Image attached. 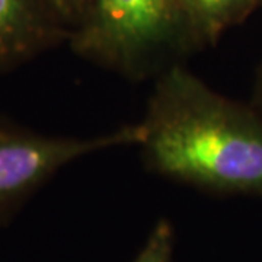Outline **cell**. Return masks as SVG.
Returning a JSON list of instances; mask_svg holds the SVG:
<instances>
[{
  "mask_svg": "<svg viewBox=\"0 0 262 262\" xmlns=\"http://www.w3.org/2000/svg\"><path fill=\"white\" fill-rule=\"evenodd\" d=\"M141 139L140 122L94 137H64L0 121V217L22 204L72 162L98 151L139 146Z\"/></svg>",
  "mask_w": 262,
  "mask_h": 262,
  "instance_id": "cell-3",
  "label": "cell"
},
{
  "mask_svg": "<svg viewBox=\"0 0 262 262\" xmlns=\"http://www.w3.org/2000/svg\"><path fill=\"white\" fill-rule=\"evenodd\" d=\"M64 27L69 34L83 18L88 0H37Z\"/></svg>",
  "mask_w": 262,
  "mask_h": 262,
  "instance_id": "cell-7",
  "label": "cell"
},
{
  "mask_svg": "<svg viewBox=\"0 0 262 262\" xmlns=\"http://www.w3.org/2000/svg\"><path fill=\"white\" fill-rule=\"evenodd\" d=\"M67 42L79 57L130 80L156 77L192 53L182 0H88Z\"/></svg>",
  "mask_w": 262,
  "mask_h": 262,
  "instance_id": "cell-2",
  "label": "cell"
},
{
  "mask_svg": "<svg viewBox=\"0 0 262 262\" xmlns=\"http://www.w3.org/2000/svg\"><path fill=\"white\" fill-rule=\"evenodd\" d=\"M253 108L262 114V64L258 70V77L255 82V94H253Z\"/></svg>",
  "mask_w": 262,
  "mask_h": 262,
  "instance_id": "cell-8",
  "label": "cell"
},
{
  "mask_svg": "<svg viewBox=\"0 0 262 262\" xmlns=\"http://www.w3.org/2000/svg\"><path fill=\"white\" fill-rule=\"evenodd\" d=\"M69 31L37 0H0V73L67 41Z\"/></svg>",
  "mask_w": 262,
  "mask_h": 262,
  "instance_id": "cell-4",
  "label": "cell"
},
{
  "mask_svg": "<svg viewBox=\"0 0 262 262\" xmlns=\"http://www.w3.org/2000/svg\"><path fill=\"white\" fill-rule=\"evenodd\" d=\"M262 0H182L192 53L214 46L227 29L249 18Z\"/></svg>",
  "mask_w": 262,
  "mask_h": 262,
  "instance_id": "cell-5",
  "label": "cell"
},
{
  "mask_svg": "<svg viewBox=\"0 0 262 262\" xmlns=\"http://www.w3.org/2000/svg\"><path fill=\"white\" fill-rule=\"evenodd\" d=\"M155 79L140 122L146 168L210 192L262 195V114L217 94L181 61Z\"/></svg>",
  "mask_w": 262,
  "mask_h": 262,
  "instance_id": "cell-1",
  "label": "cell"
},
{
  "mask_svg": "<svg viewBox=\"0 0 262 262\" xmlns=\"http://www.w3.org/2000/svg\"><path fill=\"white\" fill-rule=\"evenodd\" d=\"M173 226L168 219H160L133 262H173Z\"/></svg>",
  "mask_w": 262,
  "mask_h": 262,
  "instance_id": "cell-6",
  "label": "cell"
}]
</instances>
